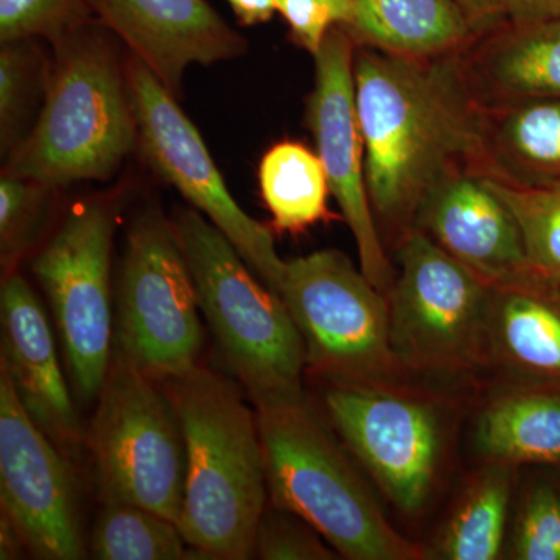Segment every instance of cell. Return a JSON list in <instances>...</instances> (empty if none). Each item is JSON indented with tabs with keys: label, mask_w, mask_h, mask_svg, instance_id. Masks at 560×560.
I'll use <instances>...</instances> for the list:
<instances>
[{
	"label": "cell",
	"mask_w": 560,
	"mask_h": 560,
	"mask_svg": "<svg viewBox=\"0 0 560 560\" xmlns=\"http://www.w3.org/2000/svg\"><path fill=\"white\" fill-rule=\"evenodd\" d=\"M353 73L372 212L401 238L438 184L486 164L482 105L456 54L415 60L370 47Z\"/></svg>",
	"instance_id": "cell-1"
},
{
	"label": "cell",
	"mask_w": 560,
	"mask_h": 560,
	"mask_svg": "<svg viewBox=\"0 0 560 560\" xmlns=\"http://www.w3.org/2000/svg\"><path fill=\"white\" fill-rule=\"evenodd\" d=\"M160 383L186 440L180 534L209 560L254 558L257 526L268 506L256 410L243 400L237 383L200 364Z\"/></svg>",
	"instance_id": "cell-2"
},
{
	"label": "cell",
	"mask_w": 560,
	"mask_h": 560,
	"mask_svg": "<svg viewBox=\"0 0 560 560\" xmlns=\"http://www.w3.org/2000/svg\"><path fill=\"white\" fill-rule=\"evenodd\" d=\"M250 401L264 447L268 504L308 523L342 558H423L422 548L386 521L304 389Z\"/></svg>",
	"instance_id": "cell-3"
},
{
	"label": "cell",
	"mask_w": 560,
	"mask_h": 560,
	"mask_svg": "<svg viewBox=\"0 0 560 560\" xmlns=\"http://www.w3.org/2000/svg\"><path fill=\"white\" fill-rule=\"evenodd\" d=\"M38 121L3 173L58 189L108 179L138 142L127 69L90 24L55 44Z\"/></svg>",
	"instance_id": "cell-4"
},
{
	"label": "cell",
	"mask_w": 560,
	"mask_h": 560,
	"mask_svg": "<svg viewBox=\"0 0 560 560\" xmlns=\"http://www.w3.org/2000/svg\"><path fill=\"white\" fill-rule=\"evenodd\" d=\"M172 223L200 311L249 399L302 390L304 342L282 298L197 209L176 210Z\"/></svg>",
	"instance_id": "cell-5"
},
{
	"label": "cell",
	"mask_w": 560,
	"mask_h": 560,
	"mask_svg": "<svg viewBox=\"0 0 560 560\" xmlns=\"http://www.w3.org/2000/svg\"><path fill=\"white\" fill-rule=\"evenodd\" d=\"M86 448L102 501H127L178 525L186 492L183 427L160 382L113 349Z\"/></svg>",
	"instance_id": "cell-6"
},
{
	"label": "cell",
	"mask_w": 560,
	"mask_h": 560,
	"mask_svg": "<svg viewBox=\"0 0 560 560\" xmlns=\"http://www.w3.org/2000/svg\"><path fill=\"white\" fill-rule=\"evenodd\" d=\"M278 293L304 342L305 370L330 386H396L404 368L390 345L388 296L346 254L285 261Z\"/></svg>",
	"instance_id": "cell-7"
},
{
	"label": "cell",
	"mask_w": 560,
	"mask_h": 560,
	"mask_svg": "<svg viewBox=\"0 0 560 560\" xmlns=\"http://www.w3.org/2000/svg\"><path fill=\"white\" fill-rule=\"evenodd\" d=\"M386 296L390 345L404 370L460 372L481 363L492 287L423 232L400 238L399 275Z\"/></svg>",
	"instance_id": "cell-8"
},
{
	"label": "cell",
	"mask_w": 560,
	"mask_h": 560,
	"mask_svg": "<svg viewBox=\"0 0 560 560\" xmlns=\"http://www.w3.org/2000/svg\"><path fill=\"white\" fill-rule=\"evenodd\" d=\"M197 290L172 220L160 209L139 213L127 231L116 346L164 382L194 370L202 349Z\"/></svg>",
	"instance_id": "cell-9"
},
{
	"label": "cell",
	"mask_w": 560,
	"mask_h": 560,
	"mask_svg": "<svg viewBox=\"0 0 560 560\" xmlns=\"http://www.w3.org/2000/svg\"><path fill=\"white\" fill-rule=\"evenodd\" d=\"M116 226V202H81L32 265L49 300L73 385L86 400L97 399L113 357L110 256Z\"/></svg>",
	"instance_id": "cell-10"
},
{
	"label": "cell",
	"mask_w": 560,
	"mask_h": 560,
	"mask_svg": "<svg viewBox=\"0 0 560 560\" xmlns=\"http://www.w3.org/2000/svg\"><path fill=\"white\" fill-rule=\"evenodd\" d=\"M127 77L140 149L151 167L219 228L257 278L278 293L285 261L276 250L271 228L237 205L197 127L158 77L135 57Z\"/></svg>",
	"instance_id": "cell-11"
},
{
	"label": "cell",
	"mask_w": 560,
	"mask_h": 560,
	"mask_svg": "<svg viewBox=\"0 0 560 560\" xmlns=\"http://www.w3.org/2000/svg\"><path fill=\"white\" fill-rule=\"evenodd\" d=\"M0 504L33 558L86 559L70 459L28 418L2 371Z\"/></svg>",
	"instance_id": "cell-12"
},
{
	"label": "cell",
	"mask_w": 560,
	"mask_h": 560,
	"mask_svg": "<svg viewBox=\"0 0 560 560\" xmlns=\"http://www.w3.org/2000/svg\"><path fill=\"white\" fill-rule=\"evenodd\" d=\"M331 423L399 510L415 514L429 500L441 456L440 416L394 388L330 386Z\"/></svg>",
	"instance_id": "cell-13"
},
{
	"label": "cell",
	"mask_w": 560,
	"mask_h": 560,
	"mask_svg": "<svg viewBox=\"0 0 560 560\" xmlns=\"http://www.w3.org/2000/svg\"><path fill=\"white\" fill-rule=\"evenodd\" d=\"M355 40L342 27L331 28L315 55V88L307 125L316 142L341 217L359 250L360 268L383 293L393 287V267L372 212L364 171V143L355 102Z\"/></svg>",
	"instance_id": "cell-14"
},
{
	"label": "cell",
	"mask_w": 560,
	"mask_h": 560,
	"mask_svg": "<svg viewBox=\"0 0 560 560\" xmlns=\"http://www.w3.org/2000/svg\"><path fill=\"white\" fill-rule=\"evenodd\" d=\"M0 316V371L33 423L70 460H79L86 448V431L73 407L46 312L18 271L3 276Z\"/></svg>",
	"instance_id": "cell-15"
},
{
	"label": "cell",
	"mask_w": 560,
	"mask_h": 560,
	"mask_svg": "<svg viewBox=\"0 0 560 560\" xmlns=\"http://www.w3.org/2000/svg\"><path fill=\"white\" fill-rule=\"evenodd\" d=\"M90 5L176 98L189 66L234 60L246 51L245 38L206 0H90Z\"/></svg>",
	"instance_id": "cell-16"
},
{
	"label": "cell",
	"mask_w": 560,
	"mask_h": 560,
	"mask_svg": "<svg viewBox=\"0 0 560 560\" xmlns=\"http://www.w3.org/2000/svg\"><path fill=\"white\" fill-rule=\"evenodd\" d=\"M415 230L490 287L533 275L517 221L480 171H459L438 184Z\"/></svg>",
	"instance_id": "cell-17"
},
{
	"label": "cell",
	"mask_w": 560,
	"mask_h": 560,
	"mask_svg": "<svg viewBox=\"0 0 560 560\" xmlns=\"http://www.w3.org/2000/svg\"><path fill=\"white\" fill-rule=\"evenodd\" d=\"M464 69L482 106L560 98V20L512 24Z\"/></svg>",
	"instance_id": "cell-18"
},
{
	"label": "cell",
	"mask_w": 560,
	"mask_h": 560,
	"mask_svg": "<svg viewBox=\"0 0 560 560\" xmlns=\"http://www.w3.org/2000/svg\"><path fill=\"white\" fill-rule=\"evenodd\" d=\"M342 28L372 49L430 60L458 54L474 25L456 0H353Z\"/></svg>",
	"instance_id": "cell-19"
},
{
	"label": "cell",
	"mask_w": 560,
	"mask_h": 560,
	"mask_svg": "<svg viewBox=\"0 0 560 560\" xmlns=\"http://www.w3.org/2000/svg\"><path fill=\"white\" fill-rule=\"evenodd\" d=\"M486 164L525 184L560 183V98L482 106Z\"/></svg>",
	"instance_id": "cell-20"
},
{
	"label": "cell",
	"mask_w": 560,
	"mask_h": 560,
	"mask_svg": "<svg viewBox=\"0 0 560 560\" xmlns=\"http://www.w3.org/2000/svg\"><path fill=\"white\" fill-rule=\"evenodd\" d=\"M534 275L492 287L489 346L518 370L560 377V304Z\"/></svg>",
	"instance_id": "cell-21"
},
{
	"label": "cell",
	"mask_w": 560,
	"mask_h": 560,
	"mask_svg": "<svg viewBox=\"0 0 560 560\" xmlns=\"http://www.w3.org/2000/svg\"><path fill=\"white\" fill-rule=\"evenodd\" d=\"M490 464H560V397L508 394L482 412L475 433Z\"/></svg>",
	"instance_id": "cell-22"
},
{
	"label": "cell",
	"mask_w": 560,
	"mask_h": 560,
	"mask_svg": "<svg viewBox=\"0 0 560 560\" xmlns=\"http://www.w3.org/2000/svg\"><path fill=\"white\" fill-rule=\"evenodd\" d=\"M259 184L279 234H300L335 219L327 208L330 189L323 162L302 143L287 140L271 147L260 161Z\"/></svg>",
	"instance_id": "cell-23"
},
{
	"label": "cell",
	"mask_w": 560,
	"mask_h": 560,
	"mask_svg": "<svg viewBox=\"0 0 560 560\" xmlns=\"http://www.w3.org/2000/svg\"><path fill=\"white\" fill-rule=\"evenodd\" d=\"M88 555L97 560L206 559L187 544L175 522L127 501H103Z\"/></svg>",
	"instance_id": "cell-24"
},
{
	"label": "cell",
	"mask_w": 560,
	"mask_h": 560,
	"mask_svg": "<svg viewBox=\"0 0 560 560\" xmlns=\"http://www.w3.org/2000/svg\"><path fill=\"white\" fill-rule=\"evenodd\" d=\"M511 501V466L490 464L448 522L441 552L451 560H493L503 548Z\"/></svg>",
	"instance_id": "cell-25"
},
{
	"label": "cell",
	"mask_w": 560,
	"mask_h": 560,
	"mask_svg": "<svg viewBox=\"0 0 560 560\" xmlns=\"http://www.w3.org/2000/svg\"><path fill=\"white\" fill-rule=\"evenodd\" d=\"M481 175L517 221L530 272L559 287L560 183H518L495 172H481Z\"/></svg>",
	"instance_id": "cell-26"
},
{
	"label": "cell",
	"mask_w": 560,
	"mask_h": 560,
	"mask_svg": "<svg viewBox=\"0 0 560 560\" xmlns=\"http://www.w3.org/2000/svg\"><path fill=\"white\" fill-rule=\"evenodd\" d=\"M51 187L5 175L0 179V261L3 276L16 271L46 220Z\"/></svg>",
	"instance_id": "cell-27"
},
{
	"label": "cell",
	"mask_w": 560,
	"mask_h": 560,
	"mask_svg": "<svg viewBox=\"0 0 560 560\" xmlns=\"http://www.w3.org/2000/svg\"><path fill=\"white\" fill-rule=\"evenodd\" d=\"M32 39L2 44L0 50V140L3 154L21 142V130L39 92L44 66Z\"/></svg>",
	"instance_id": "cell-28"
},
{
	"label": "cell",
	"mask_w": 560,
	"mask_h": 560,
	"mask_svg": "<svg viewBox=\"0 0 560 560\" xmlns=\"http://www.w3.org/2000/svg\"><path fill=\"white\" fill-rule=\"evenodd\" d=\"M91 13L90 0H0V40L57 44L90 24Z\"/></svg>",
	"instance_id": "cell-29"
},
{
	"label": "cell",
	"mask_w": 560,
	"mask_h": 560,
	"mask_svg": "<svg viewBox=\"0 0 560 560\" xmlns=\"http://www.w3.org/2000/svg\"><path fill=\"white\" fill-rule=\"evenodd\" d=\"M335 550L320 540L308 523L268 504L254 539V558L264 560H331Z\"/></svg>",
	"instance_id": "cell-30"
},
{
	"label": "cell",
	"mask_w": 560,
	"mask_h": 560,
	"mask_svg": "<svg viewBox=\"0 0 560 560\" xmlns=\"http://www.w3.org/2000/svg\"><path fill=\"white\" fill-rule=\"evenodd\" d=\"M514 555L521 560H560V495L550 486H540L526 500Z\"/></svg>",
	"instance_id": "cell-31"
},
{
	"label": "cell",
	"mask_w": 560,
	"mask_h": 560,
	"mask_svg": "<svg viewBox=\"0 0 560 560\" xmlns=\"http://www.w3.org/2000/svg\"><path fill=\"white\" fill-rule=\"evenodd\" d=\"M276 9L294 43L315 57L331 28L346 27L352 20L353 0H276Z\"/></svg>",
	"instance_id": "cell-32"
},
{
	"label": "cell",
	"mask_w": 560,
	"mask_h": 560,
	"mask_svg": "<svg viewBox=\"0 0 560 560\" xmlns=\"http://www.w3.org/2000/svg\"><path fill=\"white\" fill-rule=\"evenodd\" d=\"M500 7L511 24L560 20V0H500Z\"/></svg>",
	"instance_id": "cell-33"
},
{
	"label": "cell",
	"mask_w": 560,
	"mask_h": 560,
	"mask_svg": "<svg viewBox=\"0 0 560 560\" xmlns=\"http://www.w3.org/2000/svg\"><path fill=\"white\" fill-rule=\"evenodd\" d=\"M226 2L230 3L238 22L246 27L264 24L278 13L276 0H226Z\"/></svg>",
	"instance_id": "cell-34"
},
{
	"label": "cell",
	"mask_w": 560,
	"mask_h": 560,
	"mask_svg": "<svg viewBox=\"0 0 560 560\" xmlns=\"http://www.w3.org/2000/svg\"><path fill=\"white\" fill-rule=\"evenodd\" d=\"M27 548L16 528L11 525L9 518L0 517V559L11 560L24 558Z\"/></svg>",
	"instance_id": "cell-35"
},
{
	"label": "cell",
	"mask_w": 560,
	"mask_h": 560,
	"mask_svg": "<svg viewBox=\"0 0 560 560\" xmlns=\"http://www.w3.org/2000/svg\"><path fill=\"white\" fill-rule=\"evenodd\" d=\"M456 2L466 11L474 27H480L501 14L500 0H456Z\"/></svg>",
	"instance_id": "cell-36"
}]
</instances>
